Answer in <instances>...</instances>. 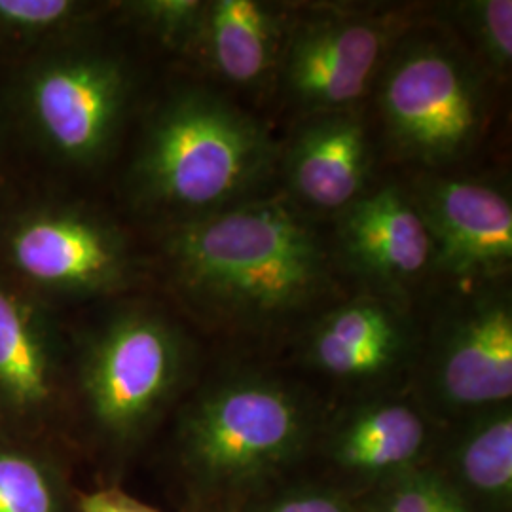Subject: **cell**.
<instances>
[{
	"label": "cell",
	"instance_id": "obj_1",
	"mask_svg": "<svg viewBox=\"0 0 512 512\" xmlns=\"http://www.w3.org/2000/svg\"><path fill=\"white\" fill-rule=\"evenodd\" d=\"M173 287L190 310L228 329L279 327L330 289L317 230L283 198H249L175 222L164 241Z\"/></svg>",
	"mask_w": 512,
	"mask_h": 512
},
{
	"label": "cell",
	"instance_id": "obj_2",
	"mask_svg": "<svg viewBox=\"0 0 512 512\" xmlns=\"http://www.w3.org/2000/svg\"><path fill=\"white\" fill-rule=\"evenodd\" d=\"M277 158L279 148L256 118L192 88L169 97L150 120L129 184L141 207L181 222L249 200Z\"/></svg>",
	"mask_w": 512,
	"mask_h": 512
},
{
	"label": "cell",
	"instance_id": "obj_3",
	"mask_svg": "<svg viewBox=\"0 0 512 512\" xmlns=\"http://www.w3.org/2000/svg\"><path fill=\"white\" fill-rule=\"evenodd\" d=\"M313 431L310 406L266 376L209 385L179 421V456L194 484L211 494L253 488L298 458Z\"/></svg>",
	"mask_w": 512,
	"mask_h": 512
},
{
	"label": "cell",
	"instance_id": "obj_4",
	"mask_svg": "<svg viewBox=\"0 0 512 512\" xmlns=\"http://www.w3.org/2000/svg\"><path fill=\"white\" fill-rule=\"evenodd\" d=\"M192 365L183 330L148 308L116 313L86 344L80 393L95 429L128 446L147 435L181 393Z\"/></svg>",
	"mask_w": 512,
	"mask_h": 512
},
{
	"label": "cell",
	"instance_id": "obj_5",
	"mask_svg": "<svg viewBox=\"0 0 512 512\" xmlns=\"http://www.w3.org/2000/svg\"><path fill=\"white\" fill-rule=\"evenodd\" d=\"M378 107L397 154L425 167L458 164L475 150L488 120L484 76L456 46L408 40L389 54Z\"/></svg>",
	"mask_w": 512,
	"mask_h": 512
},
{
	"label": "cell",
	"instance_id": "obj_6",
	"mask_svg": "<svg viewBox=\"0 0 512 512\" xmlns=\"http://www.w3.org/2000/svg\"><path fill=\"white\" fill-rule=\"evenodd\" d=\"M131 97L126 65L99 50H67L37 61L23 78L21 105L38 141L67 164L107 158Z\"/></svg>",
	"mask_w": 512,
	"mask_h": 512
},
{
	"label": "cell",
	"instance_id": "obj_7",
	"mask_svg": "<svg viewBox=\"0 0 512 512\" xmlns=\"http://www.w3.org/2000/svg\"><path fill=\"white\" fill-rule=\"evenodd\" d=\"M404 27L397 14L334 12L298 21L285 35L277 67L287 99L306 116L355 109Z\"/></svg>",
	"mask_w": 512,
	"mask_h": 512
},
{
	"label": "cell",
	"instance_id": "obj_8",
	"mask_svg": "<svg viewBox=\"0 0 512 512\" xmlns=\"http://www.w3.org/2000/svg\"><path fill=\"white\" fill-rule=\"evenodd\" d=\"M4 249L23 279L52 293H116L133 275L124 234L76 207H40L21 215L6 232Z\"/></svg>",
	"mask_w": 512,
	"mask_h": 512
},
{
	"label": "cell",
	"instance_id": "obj_9",
	"mask_svg": "<svg viewBox=\"0 0 512 512\" xmlns=\"http://www.w3.org/2000/svg\"><path fill=\"white\" fill-rule=\"evenodd\" d=\"M429 389L444 410L475 414L512 397V302L480 287L446 313L429 359Z\"/></svg>",
	"mask_w": 512,
	"mask_h": 512
},
{
	"label": "cell",
	"instance_id": "obj_10",
	"mask_svg": "<svg viewBox=\"0 0 512 512\" xmlns=\"http://www.w3.org/2000/svg\"><path fill=\"white\" fill-rule=\"evenodd\" d=\"M336 245L344 266L397 306L435 272L431 234L410 194L395 184L340 213Z\"/></svg>",
	"mask_w": 512,
	"mask_h": 512
},
{
	"label": "cell",
	"instance_id": "obj_11",
	"mask_svg": "<svg viewBox=\"0 0 512 512\" xmlns=\"http://www.w3.org/2000/svg\"><path fill=\"white\" fill-rule=\"evenodd\" d=\"M425 222L435 270L459 281H492L512 262V205L492 184L433 177L410 194Z\"/></svg>",
	"mask_w": 512,
	"mask_h": 512
},
{
	"label": "cell",
	"instance_id": "obj_12",
	"mask_svg": "<svg viewBox=\"0 0 512 512\" xmlns=\"http://www.w3.org/2000/svg\"><path fill=\"white\" fill-rule=\"evenodd\" d=\"M61 395V346L33 300L0 281V425L35 429Z\"/></svg>",
	"mask_w": 512,
	"mask_h": 512
},
{
	"label": "cell",
	"instance_id": "obj_13",
	"mask_svg": "<svg viewBox=\"0 0 512 512\" xmlns=\"http://www.w3.org/2000/svg\"><path fill=\"white\" fill-rule=\"evenodd\" d=\"M372 145L355 109L308 116L283 154L294 198L311 209L342 213L365 196Z\"/></svg>",
	"mask_w": 512,
	"mask_h": 512
},
{
	"label": "cell",
	"instance_id": "obj_14",
	"mask_svg": "<svg viewBox=\"0 0 512 512\" xmlns=\"http://www.w3.org/2000/svg\"><path fill=\"white\" fill-rule=\"evenodd\" d=\"M412 349V327L401 306L365 296L321 315L304 340V359L344 382L384 378Z\"/></svg>",
	"mask_w": 512,
	"mask_h": 512
},
{
	"label": "cell",
	"instance_id": "obj_15",
	"mask_svg": "<svg viewBox=\"0 0 512 512\" xmlns=\"http://www.w3.org/2000/svg\"><path fill=\"white\" fill-rule=\"evenodd\" d=\"M429 440V421L416 404L380 399L349 410L334 425L329 452L346 473L389 478L414 469Z\"/></svg>",
	"mask_w": 512,
	"mask_h": 512
},
{
	"label": "cell",
	"instance_id": "obj_16",
	"mask_svg": "<svg viewBox=\"0 0 512 512\" xmlns=\"http://www.w3.org/2000/svg\"><path fill=\"white\" fill-rule=\"evenodd\" d=\"M285 18L266 2H207L196 52L215 73L241 88H255L279 67Z\"/></svg>",
	"mask_w": 512,
	"mask_h": 512
},
{
	"label": "cell",
	"instance_id": "obj_17",
	"mask_svg": "<svg viewBox=\"0 0 512 512\" xmlns=\"http://www.w3.org/2000/svg\"><path fill=\"white\" fill-rule=\"evenodd\" d=\"M450 476H444L475 509L505 512L512 501V410L499 404L475 414L450 446Z\"/></svg>",
	"mask_w": 512,
	"mask_h": 512
},
{
	"label": "cell",
	"instance_id": "obj_18",
	"mask_svg": "<svg viewBox=\"0 0 512 512\" xmlns=\"http://www.w3.org/2000/svg\"><path fill=\"white\" fill-rule=\"evenodd\" d=\"M0 512H71L59 465L46 454L0 433Z\"/></svg>",
	"mask_w": 512,
	"mask_h": 512
},
{
	"label": "cell",
	"instance_id": "obj_19",
	"mask_svg": "<svg viewBox=\"0 0 512 512\" xmlns=\"http://www.w3.org/2000/svg\"><path fill=\"white\" fill-rule=\"evenodd\" d=\"M465 37L475 44L484 67L497 78H505L512 67L511 0H467L448 6Z\"/></svg>",
	"mask_w": 512,
	"mask_h": 512
},
{
	"label": "cell",
	"instance_id": "obj_20",
	"mask_svg": "<svg viewBox=\"0 0 512 512\" xmlns=\"http://www.w3.org/2000/svg\"><path fill=\"white\" fill-rule=\"evenodd\" d=\"M374 512L476 511L444 476L414 467L387 478Z\"/></svg>",
	"mask_w": 512,
	"mask_h": 512
},
{
	"label": "cell",
	"instance_id": "obj_21",
	"mask_svg": "<svg viewBox=\"0 0 512 512\" xmlns=\"http://www.w3.org/2000/svg\"><path fill=\"white\" fill-rule=\"evenodd\" d=\"M129 16L165 46L196 52L207 2L200 0H139L124 4Z\"/></svg>",
	"mask_w": 512,
	"mask_h": 512
},
{
	"label": "cell",
	"instance_id": "obj_22",
	"mask_svg": "<svg viewBox=\"0 0 512 512\" xmlns=\"http://www.w3.org/2000/svg\"><path fill=\"white\" fill-rule=\"evenodd\" d=\"M73 0H0V35L16 38L59 33L86 14Z\"/></svg>",
	"mask_w": 512,
	"mask_h": 512
},
{
	"label": "cell",
	"instance_id": "obj_23",
	"mask_svg": "<svg viewBox=\"0 0 512 512\" xmlns=\"http://www.w3.org/2000/svg\"><path fill=\"white\" fill-rule=\"evenodd\" d=\"M251 512H351L348 503L338 494L319 488L291 490L272 497Z\"/></svg>",
	"mask_w": 512,
	"mask_h": 512
},
{
	"label": "cell",
	"instance_id": "obj_24",
	"mask_svg": "<svg viewBox=\"0 0 512 512\" xmlns=\"http://www.w3.org/2000/svg\"><path fill=\"white\" fill-rule=\"evenodd\" d=\"M80 512H162L120 490H99L80 499Z\"/></svg>",
	"mask_w": 512,
	"mask_h": 512
}]
</instances>
